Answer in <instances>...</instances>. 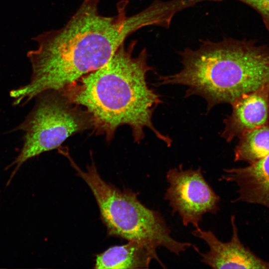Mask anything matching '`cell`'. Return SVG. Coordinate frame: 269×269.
I'll use <instances>...</instances> for the list:
<instances>
[{"label": "cell", "mask_w": 269, "mask_h": 269, "mask_svg": "<svg viewBox=\"0 0 269 269\" xmlns=\"http://www.w3.org/2000/svg\"><path fill=\"white\" fill-rule=\"evenodd\" d=\"M100 0H83L61 28L33 38L36 49L27 53L31 66L30 82L11 91L16 103L24 104L47 91L60 92L83 76L106 64L125 40L148 26L168 28L174 17L167 0H154L139 12L128 15V0L117 4V14H100Z\"/></svg>", "instance_id": "6da1fadb"}, {"label": "cell", "mask_w": 269, "mask_h": 269, "mask_svg": "<svg viewBox=\"0 0 269 269\" xmlns=\"http://www.w3.org/2000/svg\"><path fill=\"white\" fill-rule=\"evenodd\" d=\"M136 43L132 40L128 46L122 44L104 66L60 92L87 111L93 133L104 135L107 142L113 138L118 128L128 125L135 142L139 143L144 138L147 128L169 146L171 138L153 124V112L162 101L147 85V74L153 68L148 64L146 49L134 55Z\"/></svg>", "instance_id": "7a4b0ae2"}, {"label": "cell", "mask_w": 269, "mask_h": 269, "mask_svg": "<svg viewBox=\"0 0 269 269\" xmlns=\"http://www.w3.org/2000/svg\"><path fill=\"white\" fill-rule=\"evenodd\" d=\"M182 68L174 74L161 76L157 86L187 87L185 97L199 96L207 111L221 104L269 86V46L254 40L224 37L200 42L195 48L180 51Z\"/></svg>", "instance_id": "3957f363"}, {"label": "cell", "mask_w": 269, "mask_h": 269, "mask_svg": "<svg viewBox=\"0 0 269 269\" xmlns=\"http://www.w3.org/2000/svg\"><path fill=\"white\" fill-rule=\"evenodd\" d=\"M77 174L87 184L98 204L101 218L109 236L163 247L179 255L195 245L181 242L171 235V230L161 214L146 207L130 189H120L106 182L92 161L82 170L66 153Z\"/></svg>", "instance_id": "277c9868"}, {"label": "cell", "mask_w": 269, "mask_h": 269, "mask_svg": "<svg viewBox=\"0 0 269 269\" xmlns=\"http://www.w3.org/2000/svg\"><path fill=\"white\" fill-rule=\"evenodd\" d=\"M38 96L34 109L18 128L24 133L23 144L18 156L6 167L15 166L7 186L26 161L55 149L70 136L92 128L87 111L60 92L47 91Z\"/></svg>", "instance_id": "5b68a950"}, {"label": "cell", "mask_w": 269, "mask_h": 269, "mask_svg": "<svg viewBox=\"0 0 269 269\" xmlns=\"http://www.w3.org/2000/svg\"><path fill=\"white\" fill-rule=\"evenodd\" d=\"M166 178L169 186L164 199L168 201L172 214H179L183 226L198 228L204 215H215L219 211L220 197L205 180L200 167L184 169L179 165L170 169Z\"/></svg>", "instance_id": "8992f818"}, {"label": "cell", "mask_w": 269, "mask_h": 269, "mask_svg": "<svg viewBox=\"0 0 269 269\" xmlns=\"http://www.w3.org/2000/svg\"><path fill=\"white\" fill-rule=\"evenodd\" d=\"M232 235L227 242L220 241L212 231H204L200 227L195 228L192 234L204 241L209 247L206 253L196 251L201 262L212 269H269V261L256 255L241 241L234 215L231 217Z\"/></svg>", "instance_id": "52a82bcc"}, {"label": "cell", "mask_w": 269, "mask_h": 269, "mask_svg": "<svg viewBox=\"0 0 269 269\" xmlns=\"http://www.w3.org/2000/svg\"><path fill=\"white\" fill-rule=\"evenodd\" d=\"M231 105L232 112L224 119L221 134L228 142L247 131L269 123V86L244 94Z\"/></svg>", "instance_id": "ba28073f"}, {"label": "cell", "mask_w": 269, "mask_h": 269, "mask_svg": "<svg viewBox=\"0 0 269 269\" xmlns=\"http://www.w3.org/2000/svg\"><path fill=\"white\" fill-rule=\"evenodd\" d=\"M220 181L235 182L238 196L231 202H246L269 209V154L243 167L223 170Z\"/></svg>", "instance_id": "9c48e42d"}, {"label": "cell", "mask_w": 269, "mask_h": 269, "mask_svg": "<svg viewBox=\"0 0 269 269\" xmlns=\"http://www.w3.org/2000/svg\"><path fill=\"white\" fill-rule=\"evenodd\" d=\"M153 260L162 268H166L157 256L156 248L146 243L129 241L126 244L112 246L97 255L94 268L100 269H147Z\"/></svg>", "instance_id": "30bf717a"}, {"label": "cell", "mask_w": 269, "mask_h": 269, "mask_svg": "<svg viewBox=\"0 0 269 269\" xmlns=\"http://www.w3.org/2000/svg\"><path fill=\"white\" fill-rule=\"evenodd\" d=\"M234 148V161L248 164L269 154V123L247 131Z\"/></svg>", "instance_id": "8fae6325"}, {"label": "cell", "mask_w": 269, "mask_h": 269, "mask_svg": "<svg viewBox=\"0 0 269 269\" xmlns=\"http://www.w3.org/2000/svg\"><path fill=\"white\" fill-rule=\"evenodd\" d=\"M255 10L261 16L263 21L269 30V0H237Z\"/></svg>", "instance_id": "7c38bea8"}, {"label": "cell", "mask_w": 269, "mask_h": 269, "mask_svg": "<svg viewBox=\"0 0 269 269\" xmlns=\"http://www.w3.org/2000/svg\"></svg>", "instance_id": "4fadbf2b"}]
</instances>
